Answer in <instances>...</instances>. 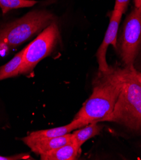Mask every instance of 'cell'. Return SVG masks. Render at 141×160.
Wrapping results in <instances>:
<instances>
[{
  "mask_svg": "<svg viewBox=\"0 0 141 160\" xmlns=\"http://www.w3.org/2000/svg\"><path fill=\"white\" fill-rule=\"evenodd\" d=\"M36 3L34 0H0V8L5 14L12 9L31 7Z\"/></svg>",
  "mask_w": 141,
  "mask_h": 160,
  "instance_id": "13",
  "label": "cell"
},
{
  "mask_svg": "<svg viewBox=\"0 0 141 160\" xmlns=\"http://www.w3.org/2000/svg\"><path fill=\"white\" fill-rule=\"evenodd\" d=\"M102 126L98 122H92L84 128L71 133V142L78 148H81L83 143L90 138L100 134Z\"/></svg>",
  "mask_w": 141,
  "mask_h": 160,
  "instance_id": "11",
  "label": "cell"
},
{
  "mask_svg": "<svg viewBox=\"0 0 141 160\" xmlns=\"http://www.w3.org/2000/svg\"><path fill=\"white\" fill-rule=\"evenodd\" d=\"M124 68L111 67L108 72L97 73L93 80V91L74 119L85 126L92 122L108 121L121 91Z\"/></svg>",
  "mask_w": 141,
  "mask_h": 160,
  "instance_id": "1",
  "label": "cell"
},
{
  "mask_svg": "<svg viewBox=\"0 0 141 160\" xmlns=\"http://www.w3.org/2000/svg\"><path fill=\"white\" fill-rule=\"evenodd\" d=\"M116 51L124 67L132 68L141 51V7H134L123 24Z\"/></svg>",
  "mask_w": 141,
  "mask_h": 160,
  "instance_id": "3",
  "label": "cell"
},
{
  "mask_svg": "<svg viewBox=\"0 0 141 160\" xmlns=\"http://www.w3.org/2000/svg\"><path fill=\"white\" fill-rule=\"evenodd\" d=\"M123 14L122 12L115 9L111 12L110 21L104 38L96 53L99 72H106L111 69V67L108 65L106 60L107 51L110 45H112L115 49H116L117 35Z\"/></svg>",
  "mask_w": 141,
  "mask_h": 160,
  "instance_id": "6",
  "label": "cell"
},
{
  "mask_svg": "<svg viewBox=\"0 0 141 160\" xmlns=\"http://www.w3.org/2000/svg\"><path fill=\"white\" fill-rule=\"evenodd\" d=\"M135 75L137 80L139 81V82L141 84V71H139L135 69Z\"/></svg>",
  "mask_w": 141,
  "mask_h": 160,
  "instance_id": "16",
  "label": "cell"
},
{
  "mask_svg": "<svg viewBox=\"0 0 141 160\" xmlns=\"http://www.w3.org/2000/svg\"><path fill=\"white\" fill-rule=\"evenodd\" d=\"M37 154H43L71 142V133L54 138H33L27 136L21 139Z\"/></svg>",
  "mask_w": 141,
  "mask_h": 160,
  "instance_id": "7",
  "label": "cell"
},
{
  "mask_svg": "<svg viewBox=\"0 0 141 160\" xmlns=\"http://www.w3.org/2000/svg\"><path fill=\"white\" fill-rule=\"evenodd\" d=\"M52 13L45 10L28 13L22 18L0 27V51L17 47L54 21Z\"/></svg>",
  "mask_w": 141,
  "mask_h": 160,
  "instance_id": "2",
  "label": "cell"
},
{
  "mask_svg": "<svg viewBox=\"0 0 141 160\" xmlns=\"http://www.w3.org/2000/svg\"><path fill=\"white\" fill-rule=\"evenodd\" d=\"M124 68L121 91L108 121L117 122L133 105L141 100V84L135 77V67Z\"/></svg>",
  "mask_w": 141,
  "mask_h": 160,
  "instance_id": "5",
  "label": "cell"
},
{
  "mask_svg": "<svg viewBox=\"0 0 141 160\" xmlns=\"http://www.w3.org/2000/svg\"><path fill=\"white\" fill-rule=\"evenodd\" d=\"M33 159L29 154H21L12 156H2L0 155V160H16V159Z\"/></svg>",
  "mask_w": 141,
  "mask_h": 160,
  "instance_id": "15",
  "label": "cell"
},
{
  "mask_svg": "<svg viewBox=\"0 0 141 160\" xmlns=\"http://www.w3.org/2000/svg\"><path fill=\"white\" fill-rule=\"evenodd\" d=\"M130 1V0H116L114 9L120 10L124 13L128 8Z\"/></svg>",
  "mask_w": 141,
  "mask_h": 160,
  "instance_id": "14",
  "label": "cell"
},
{
  "mask_svg": "<svg viewBox=\"0 0 141 160\" xmlns=\"http://www.w3.org/2000/svg\"><path fill=\"white\" fill-rule=\"evenodd\" d=\"M25 48L15 55L10 61L0 67V81L16 77L19 74L21 68Z\"/></svg>",
  "mask_w": 141,
  "mask_h": 160,
  "instance_id": "12",
  "label": "cell"
},
{
  "mask_svg": "<svg viewBox=\"0 0 141 160\" xmlns=\"http://www.w3.org/2000/svg\"><path fill=\"white\" fill-rule=\"evenodd\" d=\"M84 125L78 119L73 120L67 125L60 126L54 128L39 130L31 133L28 136L33 138H54L65 135L70 133L73 130L77 128H81Z\"/></svg>",
  "mask_w": 141,
  "mask_h": 160,
  "instance_id": "9",
  "label": "cell"
},
{
  "mask_svg": "<svg viewBox=\"0 0 141 160\" xmlns=\"http://www.w3.org/2000/svg\"><path fill=\"white\" fill-rule=\"evenodd\" d=\"M81 148L72 142L40 155L42 160H74L81 154Z\"/></svg>",
  "mask_w": 141,
  "mask_h": 160,
  "instance_id": "8",
  "label": "cell"
},
{
  "mask_svg": "<svg viewBox=\"0 0 141 160\" xmlns=\"http://www.w3.org/2000/svg\"><path fill=\"white\" fill-rule=\"evenodd\" d=\"M59 36L57 24L54 21L34 41L25 47L19 74H29L32 72L37 64L52 52L59 39Z\"/></svg>",
  "mask_w": 141,
  "mask_h": 160,
  "instance_id": "4",
  "label": "cell"
},
{
  "mask_svg": "<svg viewBox=\"0 0 141 160\" xmlns=\"http://www.w3.org/2000/svg\"><path fill=\"white\" fill-rule=\"evenodd\" d=\"M137 67H135V68L137 70H139V71H141V60H139V62H137V65L136 66Z\"/></svg>",
  "mask_w": 141,
  "mask_h": 160,
  "instance_id": "18",
  "label": "cell"
},
{
  "mask_svg": "<svg viewBox=\"0 0 141 160\" xmlns=\"http://www.w3.org/2000/svg\"><path fill=\"white\" fill-rule=\"evenodd\" d=\"M117 123L124 125L131 131L141 133V100L133 105Z\"/></svg>",
  "mask_w": 141,
  "mask_h": 160,
  "instance_id": "10",
  "label": "cell"
},
{
  "mask_svg": "<svg viewBox=\"0 0 141 160\" xmlns=\"http://www.w3.org/2000/svg\"><path fill=\"white\" fill-rule=\"evenodd\" d=\"M135 7L140 8L141 7V0H134Z\"/></svg>",
  "mask_w": 141,
  "mask_h": 160,
  "instance_id": "17",
  "label": "cell"
}]
</instances>
